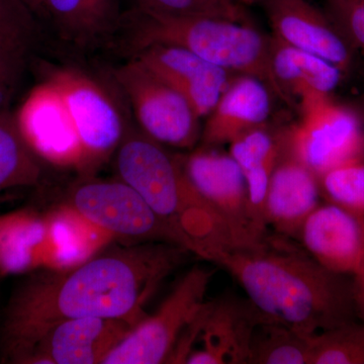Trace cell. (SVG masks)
I'll return each instance as SVG.
<instances>
[{"label":"cell","mask_w":364,"mask_h":364,"mask_svg":"<svg viewBox=\"0 0 364 364\" xmlns=\"http://www.w3.org/2000/svg\"><path fill=\"white\" fill-rule=\"evenodd\" d=\"M188 251L167 243L130 244L70 270L33 274L16 287L0 325V358L25 363L53 326L79 318L138 323L144 306Z\"/></svg>","instance_id":"cell-1"},{"label":"cell","mask_w":364,"mask_h":364,"mask_svg":"<svg viewBox=\"0 0 364 364\" xmlns=\"http://www.w3.org/2000/svg\"><path fill=\"white\" fill-rule=\"evenodd\" d=\"M208 261L231 273L265 317L306 336L353 322V280L326 269L289 238L268 236L255 247H226Z\"/></svg>","instance_id":"cell-2"},{"label":"cell","mask_w":364,"mask_h":364,"mask_svg":"<svg viewBox=\"0 0 364 364\" xmlns=\"http://www.w3.org/2000/svg\"><path fill=\"white\" fill-rule=\"evenodd\" d=\"M117 168L188 252L208 260L215 251L235 246L226 224L189 178L184 156L144 133L124 134Z\"/></svg>","instance_id":"cell-3"},{"label":"cell","mask_w":364,"mask_h":364,"mask_svg":"<svg viewBox=\"0 0 364 364\" xmlns=\"http://www.w3.org/2000/svg\"><path fill=\"white\" fill-rule=\"evenodd\" d=\"M136 51L152 45L182 48L231 73L260 79L282 102L272 69V37L253 25L203 16H172L138 7L124 18Z\"/></svg>","instance_id":"cell-4"},{"label":"cell","mask_w":364,"mask_h":364,"mask_svg":"<svg viewBox=\"0 0 364 364\" xmlns=\"http://www.w3.org/2000/svg\"><path fill=\"white\" fill-rule=\"evenodd\" d=\"M301 117L282 132V145L320 176L349 160L364 158V127L358 112L338 104L332 95L299 98Z\"/></svg>","instance_id":"cell-5"},{"label":"cell","mask_w":364,"mask_h":364,"mask_svg":"<svg viewBox=\"0 0 364 364\" xmlns=\"http://www.w3.org/2000/svg\"><path fill=\"white\" fill-rule=\"evenodd\" d=\"M213 272L195 267L152 315L139 321L102 364L169 363L177 342L205 305Z\"/></svg>","instance_id":"cell-6"},{"label":"cell","mask_w":364,"mask_h":364,"mask_svg":"<svg viewBox=\"0 0 364 364\" xmlns=\"http://www.w3.org/2000/svg\"><path fill=\"white\" fill-rule=\"evenodd\" d=\"M68 205L74 214L114 238L130 244L167 243L182 247L176 234L123 181L82 182L72 189Z\"/></svg>","instance_id":"cell-7"},{"label":"cell","mask_w":364,"mask_h":364,"mask_svg":"<svg viewBox=\"0 0 364 364\" xmlns=\"http://www.w3.org/2000/svg\"><path fill=\"white\" fill-rule=\"evenodd\" d=\"M114 78L145 135L164 146L193 148L202 136L200 117L178 91L135 58L114 71Z\"/></svg>","instance_id":"cell-8"},{"label":"cell","mask_w":364,"mask_h":364,"mask_svg":"<svg viewBox=\"0 0 364 364\" xmlns=\"http://www.w3.org/2000/svg\"><path fill=\"white\" fill-rule=\"evenodd\" d=\"M184 165L198 193L226 224L234 247H255L269 236L254 221L245 178L229 153L203 147L188 156Z\"/></svg>","instance_id":"cell-9"},{"label":"cell","mask_w":364,"mask_h":364,"mask_svg":"<svg viewBox=\"0 0 364 364\" xmlns=\"http://www.w3.org/2000/svg\"><path fill=\"white\" fill-rule=\"evenodd\" d=\"M14 117L21 135L40 158L64 166L85 164L65 100L50 79L28 93Z\"/></svg>","instance_id":"cell-10"},{"label":"cell","mask_w":364,"mask_h":364,"mask_svg":"<svg viewBox=\"0 0 364 364\" xmlns=\"http://www.w3.org/2000/svg\"><path fill=\"white\" fill-rule=\"evenodd\" d=\"M65 100L85 164L109 156L124 136L123 119L107 93L78 72L58 71L49 78Z\"/></svg>","instance_id":"cell-11"},{"label":"cell","mask_w":364,"mask_h":364,"mask_svg":"<svg viewBox=\"0 0 364 364\" xmlns=\"http://www.w3.org/2000/svg\"><path fill=\"white\" fill-rule=\"evenodd\" d=\"M136 323L124 318H79L58 323L38 340L25 364H98Z\"/></svg>","instance_id":"cell-12"},{"label":"cell","mask_w":364,"mask_h":364,"mask_svg":"<svg viewBox=\"0 0 364 364\" xmlns=\"http://www.w3.org/2000/svg\"><path fill=\"white\" fill-rule=\"evenodd\" d=\"M272 37L331 62L342 72L350 68L352 46L329 16L310 0H262Z\"/></svg>","instance_id":"cell-13"},{"label":"cell","mask_w":364,"mask_h":364,"mask_svg":"<svg viewBox=\"0 0 364 364\" xmlns=\"http://www.w3.org/2000/svg\"><path fill=\"white\" fill-rule=\"evenodd\" d=\"M136 58L178 91L200 119L214 109L234 75L176 46H148L136 51Z\"/></svg>","instance_id":"cell-14"},{"label":"cell","mask_w":364,"mask_h":364,"mask_svg":"<svg viewBox=\"0 0 364 364\" xmlns=\"http://www.w3.org/2000/svg\"><path fill=\"white\" fill-rule=\"evenodd\" d=\"M298 240L326 269L354 277L364 258V218L332 203H320L304 222Z\"/></svg>","instance_id":"cell-15"},{"label":"cell","mask_w":364,"mask_h":364,"mask_svg":"<svg viewBox=\"0 0 364 364\" xmlns=\"http://www.w3.org/2000/svg\"><path fill=\"white\" fill-rule=\"evenodd\" d=\"M320 198L317 174L289 154L282 145L265 200L267 227L280 236L298 239L304 222L320 205Z\"/></svg>","instance_id":"cell-16"},{"label":"cell","mask_w":364,"mask_h":364,"mask_svg":"<svg viewBox=\"0 0 364 364\" xmlns=\"http://www.w3.org/2000/svg\"><path fill=\"white\" fill-rule=\"evenodd\" d=\"M264 318L249 299L210 301L198 337L203 347L191 352L186 363H248L254 329Z\"/></svg>","instance_id":"cell-17"},{"label":"cell","mask_w":364,"mask_h":364,"mask_svg":"<svg viewBox=\"0 0 364 364\" xmlns=\"http://www.w3.org/2000/svg\"><path fill=\"white\" fill-rule=\"evenodd\" d=\"M272 90L260 79L233 76L202 129L203 147L229 145L237 136L267 124L272 112Z\"/></svg>","instance_id":"cell-18"},{"label":"cell","mask_w":364,"mask_h":364,"mask_svg":"<svg viewBox=\"0 0 364 364\" xmlns=\"http://www.w3.org/2000/svg\"><path fill=\"white\" fill-rule=\"evenodd\" d=\"M229 146L230 156L245 178L254 221L262 231L268 232L264 205L270 178L282 153V132L273 133L264 124L237 136Z\"/></svg>","instance_id":"cell-19"},{"label":"cell","mask_w":364,"mask_h":364,"mask_svg":"<svg viewBox=\"0 0 364 364\" xmlns=\"http://www.w3.org/2000/svg\"><path fill=\"white\" fill-rule=\"evenodd\" d=\"M45 18L76 47L95 46L123 25L117 0H44Z\"/></svg>","instance_id":"cell-20"},{"label":"cell","mask_w":364,"mask_h":364,"mask_svg":"<svg viewBox=\"0 0 364 364\" xmlns=\"http://www.w3.org/2000/svg\"><path fill=\"white\" fill-rule=\"evenodd\" d=\"M272 69L287 104L310 95H332L343 72L331 62L272 37Z\"/></svg>","instance_id":"cell-21"},{"label":"cell","mask_w":364,"mask_h":364,"mask_svg":"<svg viewBox=\"0 0 364 364\" xmlns=\"http://www.w3.org/2000/svg\"><path fill=\"white\" fill-rule=\"evenodd\" d=\"M42 176L40 157L21 135L11 111L0 112V193L37 186Z\"/></svg>","instance_id":"cell-22"},{"label":"cell","mask_w":364,"mask_h":364,"mask_svg":"<svg viewBox=\"0 0 364 364\" xmlns=\"http://www.w3.org/2000/svg\"><path fill=\"white\" fill-rule=\"evenodd\" d=\"M312 336L265 317L254 329L248 363L310 364Z\"/></svg>","instance_id":"cell-23"},{"label":"cell","mask_w":364,"mask_h":364,"mask_svg":"<svg viewBox=\"0 0 364 364\" xmlns=\"http://www.w3.org/2000/svg\"><path fill=\"white\" fill-rule=\"evenodd\" d=\"M326 203L364 218V158L349 160L318 176Z\"/></svg>","instance_id":"cell-24"},{"label":"cell","mask_w":364,"mask_h":364,"mask_svg":"<svg viewBox=\"0 0 364 364\" xmlns=\"http://www.w3.org/2000/svg\"><path fill=\"white\" fill-rule=\"evenodd\" d=\"M310 364H364V323L353 321L313 335Z\"/></svg>","instance_id":"cell-25"},{"label":"cell","mask_w":364,"mask_h":364,"mask_svg":"<svg viewBox=\"0 0 364 364\" xmlns=\"http://www.w3.org/2000/svg\"><path fill=\"white\" fill-rule=\"evenodd\" d=\"M32 41L0 33V112L11 111L25 77Z\"/></svg>","instance_id":"cell-26"},{"label":"cell","mask_w":364,"mask_h":364,"mask_svg":"<svg viewBox=\"0 0 364 364\" xmlns=\"http://www.w3.org/2000/svg\"><path fill=\"white\" fill-rule=\"evenodd\" d=\"M139 7L172 16H203L252 25L238 0H139Z\"/></svg>","instance_id":"cell-27"},{"label":"cell","mask_w":364,"mask_h":364,"mask_svg":"<svg viewBox=\"0 0 364 364\" xmlns=\"http://www.w3.org/2000/svg\"><path fill=\"white\" fill-rule=\"evenodd\" d=\"M328 16L352 47L364 51V0H325Z\"/></svg>","instance_id":"cell-28"},{"label":"cell","mask_w":364,"mask_h":364,"mask_svg":"<svg viewBox=\"0 0 364 364\" xmlns=\"http://www.w3.org/2000/svg\"><path fill=\"white\" fill-rule=\"evenodd\" d=\"M37 21L21 0H0V33L33 40Z\"/></svg>","instance_id":"cell-29"},{"label":"cell","mask_w":364,"mask_h":364,"mask_svg":"<svg viewBox=\"0 0 364 364\" xmlns=\"http://www.w3.org/2000/svg\"><path fill=\"white\" fill-rule=\"evenodd\" d=\"M353 287L358 317L364 323V258L360 269L354 275Z\"/></svg>","instance_id":"cell-30"},{"label":"cell","mask_w":364,"mask_h":364,"mask_svg":"<svg viewBox=\"0 0 364 364\" xmlns=\"http://www.w3.org/2000/svg\"><path fill=\"white\" fill-rule=\"evenodd\" d=\"M36 18H45L44 0H21Z\"/></svg>","instance_id":"cell-31"},{"label":"cell","mask_w":364,"mask_h":364,"mask_svg":"<svg viewBox=\"0 0 364 364\" xmlns=\"http://www.w3.org/2000/svg\"><path fill=\"white\" fill-rule=\"evenodd\" d=\"M355 111L358 112L359 119H360L361 123H363L364 127V95L359 100L358 109Z\"/></svg>","instance_id":"cell-32"},{"label":"cell","mask_w":364,"mask_h":364,"mask_svg":"<svg viewBox=\"0 0 364 364\" xmlns=\"http://www.w3.org/2000/svg\"><path fill=\"white\" fill-rule=\"evenodd\" d=\"M241 4H252L254 2L262 1V0H238Z\"/></svg>","instance_id":"cell-33"}]
</instances>
